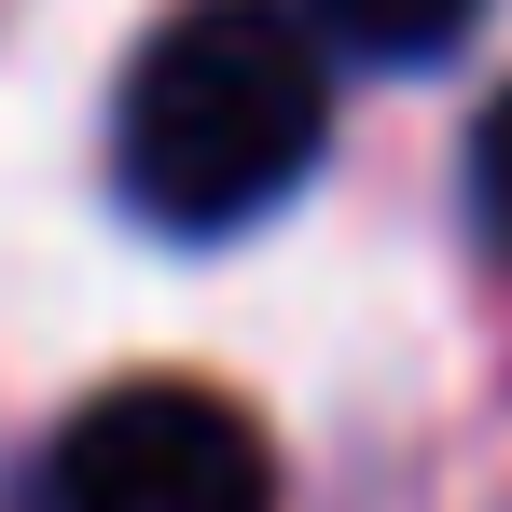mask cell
I'll list each match as a JSON object with an SVG mask.
<instances>
[{"mask_svg": "<svg viewBox=\"0 0 512 512\" xmlns=\"http://www.w3.org/2000/svg\"><path fill=\"white\" fill-rule=\"evenodd\" d=\"M333 139L319 84V14L305 0H180L125 56L111 97V180L167 236H236L263 222Z\"/></svg>", "mask_w": 512, "mask_h": 512, "instance_id": "obj_1", "label": "cell"}, {"mask_svg": "<svg viewBox=\"0 0 512 512\" xmlns=\"http://www.w3.org/2000/svg\"><path fill=\"white\" fill-rule=\"evenodd\" d=\"M471 208H485V236L512 250V84L485 97V125H471Z\"/></svg>", "mask_w": 512, "mask_h": 512, "instance_id": "obj_4", "label": "cell"}, {"mask_svg": "<svg viewBox=\"0 0 512 512\" xmlns=\"http://www.w3.org/2000/svg\"><path fill=\"white\" fill-rule=\"evenodd\" d=\"M305 14H319V42L374 56V70H429V56H457V42H471V14H485V0H305Z\"/></svg>", "mask_w": 512, "mask_h": 512, "instance_id": "obj_3", "label": "cell"}, {"mask_svg": "<svg viewBox=\"0 0 512 512\" xmlns=\"http://www.w3.org/2000/svg\"><path fill=\"white\" fill-rule=\"evenodd\" d=\"M42 512H277V457L222 388L139 374V388H97L56 429Z\"/></svg>", "mask_w": 512, "mask_h": 512, "instance_id": "obj_2", "label": "cell"}]
</instances>
